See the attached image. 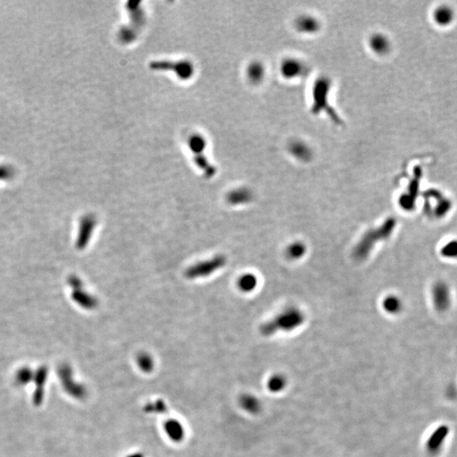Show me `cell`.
Wrapping results in <instances>:
<instances>
[{
	"instance_id": "9a60e30c",
	"label": "cell",
	"mask_w": 457,
	"mask_h": 457,
	"mask_svg": "<svg viewBox=\"0 0 457 457\" xmlns=\"http://www.w3.org/2000/svg\"><path fill=\"white\" fill-rule=\"evenodd\" d=\"M434 21L440 26H448L454 19V14L451 8L447 6H441L434 11Z\"/></svg>"
},
{
	"instance_id": "9c48e42d",
	"label": "cell",
	"mask_w": 457,
	"mask_h": 457,
	"mask_svg": "<svg viewBox=\"0 0 457 457\" xmlns=\"http://www.w3.org/2000/svg\"><path fill=\"white\" fill-rule=\"evenodd\" d=\"M150 67L155 70H174L178 76L181 79H188L193 72V65L187 61L169 63V62H153L150 64Z\"/></svg>"
},
{
	"instance_id": "7c38bea8",
	"label": "cell",
	"mask_w": 457,
	"mask_h": 457,
	"mask_svg": "<svg viewBox=\"0 0 457 457\" xmlns=\"http://www.w3.org/2000/svg\"><path fill=\"white\" fill-rule=\"evenodd\" d=\"M254 198V194L248 188H238L230 192L227 196V201L231 205H242L250 203Z\"/></svg>"
},
{
	"instance_id": "8992f818",
	"label": "cell",
	"mask_w": 457,
	"mask_h": 457,
	"mask_svg": "<svg viewBox=\"0 0 457 457\" xmlns=\"http://www.w3.org/2000/svg\"><path fill=\"white\" fill-rule=\"evenodd\" d=\"M432 298L434 306L438 311L445 312L451 306L452 297L451 291L446 283L442 281L435 283L432 289Z\"/></svg>"
},
{
	"instance_id": "30bf717a",
	"label": "cell",
	"mask_w": 457,
	"mask_h": 457,
	"mask_svg": "<svg viewBox=\"0 0 457 457\" xmlns=\"http://www.w3.org/2000/svg\"><path fill=\"white\" fill-rule=\"evenodd\" d=\"M368 47L376 55L385 56L391 50V42L385 33L373 32L367 40Z\"/></svg>"
},
{
	"instance_id": "7a4b0ae2",
	"label": "cell",
	"mask_w": 457,
	"mask_h": 457,
	"mask_svg": "<svg viewBox=\"0 0 457 457\" xmlns=\"http://www.w3.org/2000/svg\"><path fill=\"white\" fill-rule=\"evenodd\" d=\"M226 257L223 255H217L211 259L198 262L187 268L185 275L187 279L195 280L203 277H207L215 273L226 264Z\"/></svg>"
},
{
	"instance_id": "4fadbf2b",
	"label": "cell",
	"mask_w": 457,
	"mask_h": 457,
	"mask_svg": "<svg viewBox=\"0 0 457 457\" xmlns=\"http://www.w3.org/2000/svg\"><path fill=\"white\" fill-rule=\"evenodd\" d=\"M247 74L249 81L252 83L259 84L264 79L266 69L262 62L254 61L248 65Z\"/></svg>"
},
{
	"instance_id": "8fae6325",
	"label": "cell",
	"mask_w": 457,
	"mask_h": 457,
	"mask_svg": "<svg viewBox=\"0 0 457 457\" xmlns=\"http://www.w3.org/2000/svg\"><path fill=\"white\" fill-rule=\"evenodd\" d=\"M294 26L297 32L306 35H312L319 32L321 22L317 17L309 14H303L295 20Z\"/></svg>"
},
{
	"instance_id": "e0dca14e",
	"label": "cell",
	"mask_w": 457,
	"mask_h": 457,
	"mask_svg": "<svg viewBox=\"0 0 457 457\" xmlns=\"http://www.w3.org/2000/svg\"><path fill=\"white\" fill-rule=\"evenodd\" d=\"M306 246L302 242H294L286 248V255L291 260H298L306 254Z\"/></svg>"
},
{
	"instance_id": "d6986e66",
	"label": "cell",
	"mask_w": 457,
	"mask_h": 457,
	"mask_svg": "<svg viewBox=\"0 0 457 457\" xmlns=\"http://www.w3.org/2000/svg\"><path fill=\"white\" fill-rule=\"evenodd\" d=\"M137 364L143 372L149 373L153 368L154 362L151 355L148 353H143L137 355Z\"/></svg>"
},
{
	"instance_id": "2e32d148",
	"label": "cell",
	"mask_w": 457,
	"mask_h": 457,
	"mask_svg": "<svg viewBox=\"0 0 457 457\" xmlns=\"http://www.w3.org/2000/svg\"><path fill=\"white\" fill-rule=\"evenodd\" d=\"M383 307L385 312L390 314H397L402 312L403 303L399 297L395 295H390L385 297L383 301Z\"/></svg>"
},
{
	"instance_id": "5b68a950",
	"label": "cell",
	"mask_w": 457,
	"mask_h": 457,
	"mask_svg": "<svg viewBox=\"0 0 457 457\" xmlns=\"http://www.w3.org/2000/svg\"><path fill=\"white\" fill-rule=\"evenodd\" d=\"M281 76L287 80H294L300 78L306 73V66L302 60L298 58L289 57L284 58L280 66Z\"/></svg>"
},
{
	"instance_id": "3957f363",
	"label": "cell",
	"mask_w": 457,
	"mask_h": 457,
	"mask_svg": "<svg viewBox=\"0 0 457 457\" xmlns=\"http://www.w3.org/2000/svg\"><path fill=\"white\" fill-rule=\"evenodd\" d=\"M69 284L72 288V299L79 306L83 308L92 310L98 306V300L96 297H93L85 290L83 283L78 277L71 276L69 280Z\"/></svg>"
},
{
	"instance_id": "ffe728a7",
	"label": "cell",
	"mask_w": 457,
	"mask_h": 457,
	"mask_svg": "<svg viewBox=\"0 0 457 457\" xmlns=\"http://www.w3.org/2000/svg\"><path fill=\"white\" fill-rule=\"evenodd\" d=\"M441 255L446 258H457V240L447 242L441 249Z\"/></svg>"
},
{
	"instance_id": "7402d4cb",
	"label": "cell",
	"mask_w": 457,
	"mask_h": 457,
	"mask_svg": "<svg viewBox=\"0 0 457 457\" xmlns=\"http://www.w3.org/2000/svg\"><path fill=\"white\" fill-rule=\"evenodd\" d=\"M141 457L140 456H139V455H136V456H133V457Z\"/></svg>"
},
{
	"instance_id": "44dd1931",
	"label": "cell",
	"mask_w": 457,
	"mask_h": 457,
	"mask_svg": "<svg viewBox=\"0 0 457 457\" xmlns=\"http://www.w3.org/2000/svg\"><path fill=\"white\" fill-rule=\"evenodd\" d=\"M14 175V170L11 167L4 164L0 165V180H9L10 178L13 177Z\"/></svg>"
},
{
	"instance_id": "52a82bcc",
	"label": "cell",
	"mask_w": 457,
	"mask_h": 457,
	"mask_svg": "<svg viewBox=\"0 0 457 457\" xmlns=\"http://www.w3.org/2000/svg\"><path fill=\"white\" fill-rule=\"evenodd\" d=\"M96 226L97 218L93 214H88L82 218L80 222L76 248L78 249H84L88 246Z\"/></svg>"
},
{
	"instance_id": "277c9868",
	"label": "cell",
	"mask_w": 457,
	"mask_h": 457,
	"mask_svg": "<svg viewBox=\"0 0 457 457\" xmlns=\"http://www.w3.org/2000/svg\"><path fill=\"white\" fill-rule=\"evenodd\" d=\"M395 224H396V223L394 222V220H390L387 223H385V225L382 227L381 230H374L373 232L367 234V236H365V238L361 241V243L358 245V247L356 248L355 252L357 254V256H364L367 253H369L370 249L373 247L372 243H373L377 240L379 241V240L386 238V236H389L391 233V230H393Z\"/></svg>"
},
{
	"instance_id": "ba28073f",
	"label": "cell",
	"mask_w": 457,
	"mask_h": 457,
	"mask_svg": "<svg viewBox=\"0 0 457 457\" xmlns=\"http://www.w3.org/2000/svg\"><path fill=\"white\" fill-rule=\"evenodd\" d=\"M287 151L292 157L301 162H309L313 157L312 147L305 141L301 139H292L287 144Z\"/></svg>"
},
{
	"instance_id": "ac0fdd59",
	"label": "cell",
	"mask_w": 457,
	"mask_h": 457,
	"mask_svg": "<svg viewBox=\"0 0 457 457\" xmlns=\"http://www.w3.org/2000/svg\"><path fill=\"white\" fill-rule=\"evenodd\" d=\"M238 288L246 293L254 291L257 286V278L254 274H245L237 281Z\"/></svg>"
},
{
	"instance_id": "5bb4252c",
	"label": "cell",
	"mask_w": 457,
	"mask_h": 457,
	"mask_svg": "<svg viewBox=\"0 0 457 457\" xmlns=\"http://www.w3.org/2000/svg\"><path fill=\"white\" fill-rule=\"evenodd\" d=\"M164 429L166 432L167 435L173 441L179 442L184 438V428L181 426V423L175 419H170L165 423Z\"/></svg>"
},
{
	"instance_id": "6da1fadb",
	"label": "cell",
	"mask_w": 457,
	"mask_h": 457,
	"mask_svg": "<svg viewBox=\"0 0 457 457\" xmlns=\"http://www.w3.org/2000/svg\"><path fill=\"white\" fill-rule=\"evenodd\" d=\"M304 320L305 315L301 310L297 307H289L277 315L273 320L262 325V331L266 335H270L280 329L290 330L300 326Z\"/></svg>"
}]
</instances>
